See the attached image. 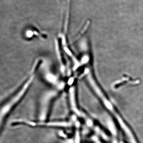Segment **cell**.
<instances>
[{
  "label": "cell",
  "instance_id": "6da1fadb",
  "mask_svg": "<svg viewBox=\"0 0 143 143\" xmlns=\"http://www.w3.org/2000/svg\"><path fill=\"white\" fill-rule=\"evenodd\" d=\"M40 64L39 61L35 63L31 74L23 85L13 96L1 105L0 110V127L1 131L4 126L5 121L8 115L24 97L30 88L35 78L36 71Z\"/></svg>",
  "mask_w": 143,
  "mask_h": 143
},
{
  "label": "cell",
  "instance_id": "7a4b0ae2",
  "mask_svg": "<svg viewBox=\"0 0 143 143\" xmlns=\"http://www.w3.org/2000/svg\"><path fill=\"white\" fill-rule=\"evenodd\" d=\"M60 92L57 90H50L43 93L40 97L37 107V120H48L52 106Z\"/></svg>",
  "mask_w": 143,
  "mask_h": 143
},
{
  "label": "cell",
  "instance_id": "3957f363",
  "mask_svg": "<svg viewBox=\"0 0 143 143\" xmlns=\"http://www.w3.org/2000/svg\"><path fill=\"white\" fill-rule=\"evenodd\" d=\"M12 125H24L32 128H68L73 126V123L67 120H33L24 118H16L12 122Z\"/></svg>",
  "mask_w": 143,
  "mask_h": 143
},
{
  "label": "cell",
  "instance_id": "277c9868",
  "mask_svg": "<svg viewBox=\"0 0 143 143\" xmlns=\"http://www.w3.org/2000/svg\"><path fill=\"white\" fill-rule=\"evenodd\" d=\"M73 82L68 84L70 87L68 90V101L69 107L73 113L77 116L81 115L78 107L76 89Z\"/></svg>",
  "mask_w": 143,
  "mask_h": 143
},
{
  "label": "cell",
  "instance_id": "5b68a950",
  "mask_svg": "<svg viewBox=\"0 0 143 143\" xmlns=\"http://www.w3.org/2000/svg\"><path fill=\"white\" fill-rule=\"evenodd\" d=\"M76 130L74 133V143H81L80 134V125L78 122H76L74 123Z\"/></svg>",
  "mask_w": 143,
  "mask_h": 143
}]
</instances>
